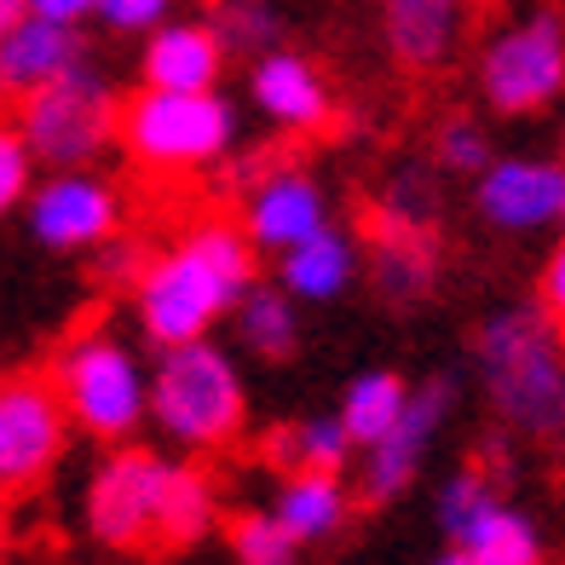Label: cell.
<instances>
[{
    "instance_id": "31",
    "label": "cell",
    "mask_w": 565,
    "mask_h": 565,
    "mask_svg": "<svg viewBox=\"0 0 565 565\" xmlns=\"http://www.w3.org/2000/svg\"><path fill=\"white\" fill-rule=\"evenodd\" d=\"M439 162L450 173H479L484 162H491V139H484L473 121H445L439 127Z\"/></svg>"
},
{
    "instance_id": "4",
    "label": "cell",
    "mask_w": 565,
    "mask_h": 565,
    "mask_svg": "<svg viewBox=\"0 0 565 565\" xmlns=\"http://www.w3.org/2000/svg\"><path fill=\"white\" fill-rule=\"evenodd\" d=\"M116 145L150 173H202L237 145V110L214 87H145L116 110Z\"/></svg>"
},
{
    "instance_id": "29",
    "label": "cell",
    "mask_w": 565,
    "mask_h": 565,
    "mask_svg": "<svg viewBox=\"0 0 565 565\" xmlns=\"http://www.w3.org/2000/svg\"><path fill=\"white\" fill-rule=\"evenodd\" d=\"M35 150L23 145L18 121H0V220H7L12 209H23V196H30L35 185Z\"/></svg>"
},
{
    "instance_id": "14",
    "label": "cell",
    "mask_w": 565,
    "mask_h": 565,
    "mask_svg": "<svg viewBox=\"0 0 565 565\" xmlns=\"http://www.w3.org/2000/svg\"><path fill=\"white\" fill-rule=\"evenodd\" d=\"M248 98L271 127H289V134H312V127L329 121L335 110V93L318 75L312 58L289 53V46H266L254 53V70H248Z\"/></svg>"
},
{
    "instance_id": "30",
    "label": "cell",
    "mask_w": 565,
    "mask_h": 565,
    "mask_svg": "<svg viewBox=\"0 0 565 565\" xmlns=\"http://www.w3.org/2000/svg\"><path fill=\"white\" fill-rule=\"evenodd\" d=\"M93 18L116 35H145L162 18H173V0H93Z\"/></svg>"
},
{
    "instance_id": "13",
    "label": "cell",
    "mask_w": 565,
    "mask_h": 565,
    "mask_svg": "<svg viewBox=\"0 0 565 565\" xmlns=\"http://www.w3.org/2000/svg\"><path fill=\"white\" fill-rule=\"evenodd\" d=\"M318 225H329V196L312 173L300 168H271L260 179H248V202H243V237L254 254H282L289 243L312 237Z\"/></svg>"
},
{
    "instance_id": "10",
    "label": "cell",
    "mask_w": 565,
    "mask_h": 565,
    "mask_svg": "<svg viewBox=\"0 0 565 565\" xmlns=\"http://www.w3.org/2000/svg\"><path fill=\"white\" fill-rule=\"evenodd\" d=\"M173 461L150 450H116L105 468L87 479V536L98 548L139 554L157 543V508Z\"/></svg>"
},
{
    "instance_id": "22",
    "label": "cell",
    "mask_w": 565,
    "mask_h": 565,
    "mask_svg": "<svg viewBox=\"0 0 565 565\" xmlns=\"http://www.w3.org/2000/svg\"><path fill=\"white\" fill-rule=\"evenodd\" d=\"M220 525V491L202 468H168L157 508V548H196Z\"/></svg>"
},
{
    "instance_id": "7",
    "label": "cell",
    "mask_w": 565,
    "mask_h": 565,
    "mask_svg": "<svg viewBox=\"0 0 565 565\" xmlns=\"http://www.w3.org/2000/svg\"><path fill=\"white\" fill-rule=\"evenodd\" d=\"M479 87L502 116H531L565 93V23L554 12H531L502 30L479 58Z\"/></svg>"
},
{
    "instance_id": "35",
    "label": "cell",
    "mask_w": 565,
    "mask_h": 565,
    "mask_svg": "<svg viewBox=\"0 0 565 565\" xmlns=\"http://www.w3.org/2000/svg\"><path fill=\"white\" fill-rule=\"evenodd\" d=\"M0 548H7V520H0Z\"/></svg>"
},
{
    "instance_id": "25",
    "label": "cell",
    "mask_w": 565,
    "mask_h": 565,
    "mask_svg": "<svg viewBox=\"0 0 565 565\" xmlns=\"http://www.w3.org/2000/svg\"><path fill=\"white\" fill-rule=\"evenodd\" d=\"M404 398H409V387L393 375V370H370V375H358L352 387L341 393V427H347V439H352V450H364V445H375L381 433H387L393 422H398V409H404Z\"/></svg>"
},
{
    "instance_id": "12",
    "label": "cell",
    "mask_w": 565,
    "mask_h": 565,
    "mask_svg": "<svg viewBox=\"0 0 565 565\" xmlns=\"http://www.w3.org/2000/svg\"><path fill=\"white\" fill-rule=\"evenodd\" d=\"M450 404H456V387H450V381H422V387L404 398L398 422L381 433L375 445H364L370 461H364V479H358V497H364L370 508H387L393 497L409 491V479L422 473L427 445L439 439Z\"/></svg>"
},
{
    "instance_id": "32",
    "label": "cell",
    "mask_w": 565,
    "mask_h": 565,
    "mask_svg": "<svg viewBox=\"0 0 565 565\" xmlns=\"http://www.w3.org/2000/svg\"><path fill=\"white\" fill-rule=\"evenodd\" d=\"M543 312L554 323H565V243L548 254V266H543Z\"/></svg>"
},
{
    "instance_id": "9",
    "label": "cell",
    "mask_w": 565,
    "mask_h": 565,
    "mask_svg": "<svg viewBox=\"0 0 565 565\" xmlns=\"http://www.w3.org/2000/svg\"><path fill=\"white\" fill-rule=\"evenodd\" d=\"M30 237L53 254H93L121 231V196L98 168H53L23 196Z\"/></svg>"
},
{
    "instance_id": "1",
    "label": "cell",
    "mask_w": 565,
    "mask_h": 565,
    "mask_svg": "<svg viewBox=\"0 0 565 565\" xmlns=\"http://www.w3.org/2000/svg\"><path fill=\"white\" fill-rule=\"evenodd\" d=\"M254 282V243L231 220H202L150 266H139L134 312L150 347L202 341Z\"/></svg>"
},
{
    "instance_id": "5",
    "label": "cell",
    "mask_w": 565,
    "mask_h": 565,
    "mask_svg": "<svg viewBox=\"0 0 565 565\" xmlns=\"http://www.w3.org/2000/svg\"><path fill=\"white\" fill-rule=\"evenodd\" d=\"M53 393L64 404L70 427L93 433V439H134L139 422H145V404H150V375L139 370L134 347H121L105 329H87L75 335L58 364H53Z\"/></svg>"
},
{
    "instance_id": "15",
    "label": "cell",
    "mask_w": 565,
    "mask_h": 565,
    "mask_svg": "<svg viewBox=\"0 0 565 565\" xmlns=\"http://www.w3.org/2000/svg\"><path fill=\"white\" fill-rule=\"evenodd\" d=\"M479 214L497 231H543L559 214L565 196V168L554 162H531V157H508V162H484L479 168Z\"/></svg>"
},
{
    "instance_id": "18",
    "label": "cell",
    "mask_w": 565,
    "mask_h": 565,
    "mask_svg": "<svg viewBox=\"0 0 565 565\" xmlns=\"http://www.w3.org/2000/svg\"><path fill=\"white\" fill-rule=\"evenodd\" d=\"M358 277V248L347 231L335 225H318L312 237H300L277 254V282L295 295V306H323V300H341Z\"/></svg>"
},
{
    "instance_id": "2",
    "label": "cell",
    "mask_w": 565,
    "mask_h": 565,
    "mask_svg": "<svg viewBox=\"0 0 565 565\" xmlns=\"http://www.w3.org/2000/svg\"><path fill=\"white\" fill-rule=\"evenodd\" d=\"M479 375L497 416L531 439L565 433V347L554 335L548 312L513 306L479 329Z\"/></svg>"
},
{
    "instance_id": "26",
    "label": "cell",
    "mask_w": 565,
    "mask_h": 565,
    "mask_svg": "<svg viewBox=\"0 0 565 565\" xmlns=\"http://www.w3.org/2000/svg\"><path fill=\"white\" fill-rule=\"evenodd\" d=\"M209 23L225 41V53H266L282 41V12L271 0H220Z\"/></svg>"
},
{
    "instance_id": "24",
    "label": "cell",
    "mask_w": 565,
    "mask_h": 565,
    "mask_svg": "<svg viewBox=\"0 0 565 565\" xmlns=\"http://www.w3.org/2000/svg\"><path fill=\"white\" fill-rule=\"evenodd\" d=\"M370 277L387 300H422L433 289V243L427 231H387L375 225V254H370Z\"/></svg>"
},
{
    "instance_id": "33",
    "label": "cell",
    "mask_w": 565,
    "mask_h": 565,
    "mask_svg": "<svg viewBox=\"0 0 565 565\" xmlns=\"http://www.w3.org/2000/svg\"><path fill=\"white\" fill-rule=\"evenodd\" d=\"M30 12L35 18H53V23H75V30H82V23L93 18V0H30Z\"/></svg>"
},
{
    "instance_id": "17",
    "label": "cell",
    "mask_w": 565,
    "mask_h": 565,
    "mask_svg": "<svg viewBox=\"0 0 565 565\" xmlns=\"http://www.w3.org/2000/svg\"><path fill=\"white\" fill-rule=\"evenodd\" d=\"M75 64H87L75 23H53V18L23 12L12 30L0 35V93L7 98H30L35 87L58 82Z\"/></svg>"
},
{
    "instance_id": "20",
    "label": "cell",
    "mask_w": 565,
    "mask_h": 565,
    "mask_svg": "<svg viewBox=\"0 0 565 565\" xmlns=\"http://www.w3.org/2000/svg\"><path fill=\"white\" fill-rule=\"evenodd\" d=\"M381 30H387V46L398 64L433 70L456 46L461 0H381Z\"/></svg>"
},
{
    "instance_id": "28",
    "label": "cell",
    "mask_w": 565,
    "mask_h": 565,
    "mask_svg": "<svg viewBox=\"0 0 565 565\" xmlns=\"http://www.w3.org/2000/svg\"><path fill=\"white\" fill-rule=\"evenodd\" d=\"M433 214H439V196H433L427 173H398L387 185V196H381L375 225H387V231H427Z\"/></svg>"
},
{
    "instance_id": "8",
    "label": "cell",
    "mask_w": 565,
    "mask_h": 565,
    "mask_svg": "<svg viewBox=\"0 0 565 565\" xmlns=\"http://www.w3.org/2000/svg\"><path fill=\"white\" fill-rule=\"evenodd\" d=\"M439 531L450 536L456 565H536L543 536L525 513H513L484 473H456L439 491Z\"/></svg>"
},
{
    "instance_id": "23",
    "label": "cell",
    "mask_w": 565,
    "mask_h": 565,
    "mask_svg": "<svg viewBox=\"0 0 565 565\" xmlns=\"http://www.w3.org/2000/svg\"><path fill=\"white\" fill-rule=\"evenodd\" d=\"M260 450H266L271 468H282V473H300V468H329V473H341L347 456H352V439H347L341 416H300V422L271 427Z\"/></svg>"
},
{
    "instance_id": "27",
    "label": "cell",
    "mask_w": 565,
    "mask_h": 565,
    "mask_svg": "<svg viewBox=\"0 0 565 565\" xmlns=\"http://www.w3.org/2000/svg\"><path fill=\"white\" fill-rule=\"evenodd\" d=\"M225 548L237 565H289L300 554V543L271 520V513H237V520L225 525Z\"/></svg>"
},
{
    "instance_id": "21",
    "label": "cell",
    "mask_w": 565,
    "mask_h": 565,
    "mask_svg": "<svg viewBox=\"0 0 565 565\" xmlns=\"http://www.w3.org/2000/svg\"><path fill=\"white\" fill-rule=\"evenodd\" d=\"M231 323H237V341L254 358H295L300 347V312H295V295L282 282H260L254 277L248 289L231 300Z\"/></svg>"
},
{
    "instance_id": "6",
    "label": "cell",
    "mask_w": 565,
    "mask_h": 565,
    "mask_svg": "<svg viewBox=\"0 0 565 565\" xmlns=\"http://www.w3.org/2000/svg\"><path fill=\"white\" fill-rule=\"evenodd\" d=\"M18 134L35 150V162L46 168H93L116 145V98L110 82L93 75L87 64H75L58 82L35 87L30 98H18Z\"/></svg>"
},
{
    "instance_id": "19",
    "label": "cell",
    "mask_w": 565,
    "mask_h": 565,
    "mask_svg": "<svg viewBox=\"0 0 565 565\" xmlns=\"http://www.w3.org/2000/svg\"><path fill=\"white\" fill-rule=\"evenodd\" d=\"M352 513V491L341 484V473L329 468H300V473H282L277 484V502H271V520L295 536V543H329Z\"/></svg>"
},
{
    "instance_id": "34",
    "label": "cell",
    "mask_w": 565,
    "mask_h": 565,
    "mask_svg": "<svg viewBox=\"0 0 565 565\" xmlns=\"http://www.w3.org/2000/svg\"><path fill=\"white\" fill-rule=\"evenodd\" d=\"M23 12H30V0H0V35H7Z\"/></svg>"
},
{
    "instance_id": "16",
    "label": "cell",
    "mask_w": 565,
    "mask_h": 565,
    "mask_svg": "<svg viewBox=\"0 0 565 565\" xmlns=\"http://www.w3.org/2000/svg\"><path fill=\"white\" fill-rule=\"evenodd\" d=\"M225 75V41L214 35L209 18H162L157 30H145L139 53V82L145 87H220Z\"/></svg>"
},
{
    "instance_id": "36",
    "label": "cell",
    "mask_w": 565,
    "mask_h": 565,
    "mask_svg": "<svg viewBox=\"0 0 565 565\" xmlns=\"http://www.w3.org/2000/svg\"><path fill=\"white\" fill-rule=\"evenodd\" d=\"M554 220H559V225H565V196H559V214H554Z\"/></svg>"
},
{
    "instance_id": "3",
    "label": "cell",
    "mask_w": 565,
    "mask_h": 565,
    "mask_svg": "<svg viewBox=\"0 0 565 565\" xmlns=\"http://www.w3.org/2000/svg\"><path fill=\"white\" fill-rule=\"evenodd\" d=\"M145 422H157V433L179 450H225L248 422L243 370L209 335L162 347V364L150 370Z\"/></svg>"
},
{
    "instance_id": "11",
    "label": "cell",
    "mask_w": 565,
    "mask_h": 565,
    "mask_svg": "<svg viewBox=\"0 0 565 565\" xmlns=\"http://www.w3.org/2000/svg\"><path fill=\"white\" fill-rule=\"evenodd\" d=\"M70 416L53 393V381L12 375L0 381V497L35 491L64 461Z\"/></svg>"
}]
</instances>
